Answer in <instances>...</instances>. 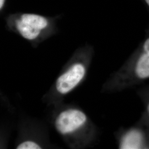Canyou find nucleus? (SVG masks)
Returning a JSON list of instances; mask_svg holds the SVG:
<instances>
[{"label":"nucleus","mask_w":149,"mask_h":149,"mask_svg":"<svg viewBox=\"0 0 149 149\" xmlns=\"http://www.w3.org/2000/svg\"><path fill=\"white\" fill-rule=\"evenodd\" d=\"M87 120L85 113L78 109H69L61 112L55 122L59 133L66 135L74 133L83 127Z\"/></svg>","instance_id":"nucleus-1"},{"label":"nucleus","mask_w":149,"mask_h":149,"mask_svg":"<svg viewBox=\"0 0 149 149\" xmlns=\"http://www.w3.org/2000/svg\"><path fill=\"white\" fill-rule=\"evenodd\" d=\"M86 69L84 64L77 63L60 76L56 82V88L60 94L65 95L73 90L85 76Z\"/></svg>","instance_id":"nucleus-2"},{"label":"nucleus","mask_w":149,"mask_h":149,"mask_svg":"<svg viewBox=\"0 0 149 149\" xmlns=\"http://www.w3.org/2000/svg\"><path fill=\"white\" fill-rule=\"evenodd\" d=\"M48 22L43 16L34 14H23L16 22L17 28L23 37L33 40L47 27Z\"/></svg>","instance_id":"nucleus-3"},{"label":"nucleus","mask_w":149,"mask_h":149,"mask_svg":"<svg viewBox=\"0 0 149 149\" xmlns=\"http://www.w3.org/2000/svg\"><path fill=\"white\" fill-rule=\"evenodd\" d=\"M134 73L138 80L149 79V36L144 40L135 60Z\"/></svg>","instance_id":"nucleus-4"},{"label":"nucleus","mask_w":149,"mask_h":149,"mask_svg":"<svg viewBox=\"0 0 149 149\" xmlns=\"http://www.w3.org/2000/svg\"><path fill=\"white\" fill-rule=\"evenodd\" d=\"M145 146L144 134L140 130L134 129L124 136L120 145V149H142Z\"/></svg>","instance_id":"nucleus-5"},{"label":"nucleus","mask_w":149,"mask_h":149,"mask_svg":"<svg viewBox=\"0 0 149 149\" xmlns=\"http://www.w3.org/2000/svg\"><path fill=\"white\" fill-rule=\"evenodd\" d=\"M17 149H39L41 147L36 143L32 141H26L19 144L17 147Z\"/></svg>","instance_id":"nucleus-6"},{"label":"nucleus","mask_w":149,"mask_h":149,"mask_svg":"<svg viewBox=\"0 0 149 149\" xmlns=\"http://www.w3.org/2000/svg\"><path fill=\"white\" fill-rule=\"evenodd\" d=\"M4 3H5V0H0V10L3 7Z\"/></svg>","instance_id":"nucleus-7"},{"label":"nucleus","mask_w":149,"mask_h":149,"mask_svg":"<svg viewBox=\"0 0 149 149\" xmlns=\"http://www.w3.org/2000/svg\"><path fill=\"white\" fill-rule=\"evenodd\" d=\"M146 109H147V113L149 116V101L148 102V104H147V106H146Z\"/></svg>","instance_id":"nucleus-8"},{"label":"nucleus","mask_w":149,"mask_h":149,"mask_svg":"<svg viewBox=\"0 0 149 149\" xmlns=\"http://www.w3.org/2000/svg\"><path fill=\"white\" fill-rule=\"evenodd\" d=\"M145 2L146 3V4L148 5L149 7V0H144Z\"/></svg>","instance_id":"nucleus-9"}]
</instances>
